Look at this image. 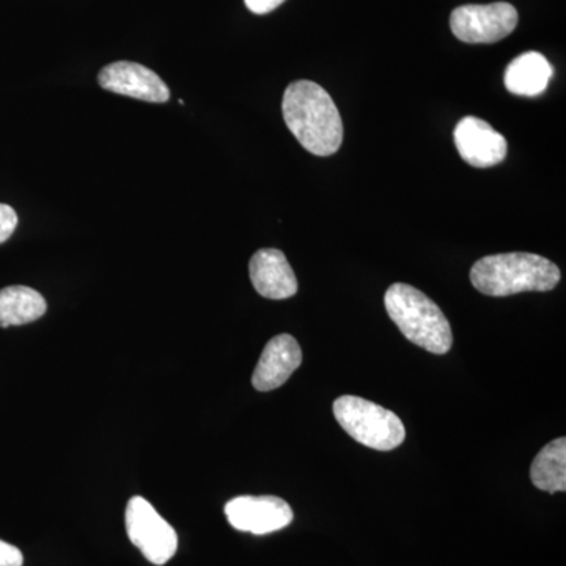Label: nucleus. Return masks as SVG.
Returning <instances> with one entry per match:
<instances>
[{
	"label": "nucleus",
	"mask_w": 566,
	"mask_h": 566,
	"mask_svg": "<svg viewBox=\"0 0 566 566\" xmlns=\"http://www.w3.org/2000/svg\"><path fill=\"white\" fill-rule=\"evenodd\" d=\"M283 120L297 142L312 155L331 156L344 142V122L329 93L312 81H296L286 87Z\"/></svg>",
	"instance_id": "1"
},
{
	"label": "nucleus",
	"mask_w": 566,
	"mask_h": 566,
	"mask_svg": "<svg viewBox=\"0 0 566 566\" xmlns=\"http://www.w3.org/2000/svg\"><path fill=\"white\" fill-rule=\"evenodd\" d=\"M557 264L527 252L497 253L472 266L471 282L486 296H512L526 292H551L560 282Z\"/></svg>",
	"instance_id": "2"
},
{
	"label": "nucleus",
	"mask_w": 566,
	"mask_h": 566,
	"mask_svg": "<svg viewBox=\"0 0 566 566\" xmlns=\"http://www.w3.org/2000/svg\"><path fill=\"white\" fill-rule=\"evenodd\" d=\"M387 314L412 344L434 354H446L453 345L452 327L444 312L427 294L394 283L385 296Z\"/></svg>",
	"instance_id": "3"
},
{
	"label": "nucleus",
	"mask_w": 566,
	"mask_h": 566,
	"mask_svg": "<svg viewBox=\"0 0 566 566\" xmlns=\"http://www.w3.org/2000/svg\"><path fill=\"white\" fill-rule=\"evenodd\" d=\"M333 409L337 422L359 444L379 452H389L403 444L405 424L389 409L353 395L337 398Z\"/></svg>",
	"instance_id": "4"
},
{
	"label": "nucleus",
	"mask_w": 566,
	"mask_h": 566,
	"mask_svg": "<svg viewBox=\"0 0 566 566\" xmlns=\"http://www.w3.org/2000/svg\"><path fill=\"white\" fill-rule=\"evenodd\" d=\"M126 532L137 549L148 562L166 565L178 549V535L155 506L134 495L126 506Z\"/></svg>",
	"instance_id": "5"
},
{
	"label": "nucleus",
	"mask_w": 566,
	"mask_h": 566,
	"mask_svg": "<svg viewBox=\"0 0 566 566\" xmlns=\"http://www.w3.org/2000/svg\"><path fill=\"white\" fill-rule=\"evenodd\" d=\"M517 11L512 3L494 2L488 6H463L453 10L450 29L464 43H497L515 31Z\"/></svg>",
	"instance_id": "6"
},
{
	"label": "nucleus",
	"mask_w": 566,
	"mask_h": 566,
	"mask_svg": "<svg viewBox=\"0 0 566 566\" xmlns=\"http://www.w3.org/2000/svg\"><path fill=\"white\" fill-rule=\"evenodd\" d=\"M230 526L253 535L273 534L290 526L292 506L275 495H240L226 505Z\"/></svg>",
	"instance_id": "7"
},
{
	"label": "nucleus",
	"mask_w": 566,
	"mask_h": 566,
	"mask_svg": "<svg viewBox=\"0 0 566 566\" xmlns=\"http://www.w3.org/2000/svg\"><path fill=\"white\" fill-rule=\"evenodd\" d=\"M104 91L129 96L147 103L169 102L170 91L166 82L155 73L136 62H114L104 66L98 74Z\"/></svg>",
	"instance_id": "8"
},
{
	"label": "nucleus",
	"mask_w": 566,
	"mask_h": 566,
	"mask_svg": "<svg viewBox=\"0 0 566 566\" xmlns=\"http://www.w3.org/2000/svg\"><path fill=\"white\" fill-rule=\"evenodd\" d=\"M453 137L463 161L479 169L497 166L509 151L505 137L495 132L490 123L472 115L458 123Z\"/></svg>",
	"instance_id": "9"
},
{
	"label": "nucleus",
	"mask_w": 566,
	"mask_h": 566,
	"mask_svg": "<svg viewBox=\"0 0 566 566\" xmlns=\"http://www.w3.org/2000/svg\"><path fill=\"white\" fill-rule=\"evenodd\" d=\"M303 363V352L296 338L281 334L264 346L262 357L252 376V386L260 392H270L289 381Z\"/></svg>",
	"instance_id": "10"
},
{
	"label": "nucleus",
	"mask_w": 566,
	"mask_h": 566,
	"mask_svg": "<svg viewBox=\"0 0 566 566\" xmlns=\"http://www.w3.org/2000/svg\"><path fill=\"white\" fill-rule=\"evenodd\" d=\"M253 289L268 300H289L297 293V281L285 253L277 249H260L249 263Z\"/></svg>",
	"instance_id": "11"
},
{
	"label": "nucleus",
	"mask_w": 566,
	"mask_h": 566,
	"mask_svg": "<svg viewBox=\"0 0 566 566\" xmlns=\"http://www.w3.org/2000/svg\"><path fill=\"white\" fill-rule=\"evenodd\" d=\"M553 77V66L545 55L539 52L528 51L510 62L505 70L506 91L516 96L542 95Z\"/></svg>",
	"instance_id": "12"
},
{
	"label": "nucleus",
	"mask_w": 566,
	"mask_h": 566,
	"mask_svg": "<svg viewBox=\"0 0 566 566\" xmlns=\"http://www.w3.org/2000/svg\"><path fill=\"white\" fill-rule=\"evenodd\" d=\"M48 304L36 290L14 285L0 290V327L22 326L46 314Z\"/></svg>",
	"instance_id": "13"
},
{
	"label": "nucleus",
	"mask_w": 566,
	"mask_h": 566,
	"mask_svg": "<svg viewBox=\"0 0 566 566\" xmlns=\"http://www.w3.org/2000/svg\"><path fill=\"white\" fill-rule=\"evenodd\" d=\"M532 483L547 493L566 490V439L557 438L543 447L531 468Z\"/></svg>",
	"instance_id": "14"
},
{
	"label": "nucleus",
	"mask_w": 566,
	"mask_h": 566,
	"mask_svg": "<svg viewBox=\"0 0 566 566\" xmlns=\"http://www.w3.org/2000/svg\"><path fill=\"white\" fill-rule=\"evenodd\" d=\"M18 227V214L10 205L0 203V244L14 233Z\"/></svg>",
	"instance_id": "15"
},
{
	"label": "nucleus",
	"mask_w": 566,
	"mask_h": 566,
	"mask_svg": "<svg viewBox=\"0 0 566 566\" xmlns=\"http://www.w3.org/2000/svg\"><path fill=\"white\" fill-rule=\"evenodd\" d=\"M24 557L17 546L0 539V566H22Z\"/></svg>",
	"instance_id": "16"
},
{
	"label": "nucleus",
	"mask_w": 566,
	"mask_h": 566,
	"mask_svg": "<svg viewBox=\"0 0 566 566\" xmlns=\"http://www.w3.org/2000/svg\"><path fill=\"white\" fill-rule=\"evenodd\" d=\"M285 0H244L245 7L255 14L271 13L282 6Z\"/></svg>",
	"instance_id": "17"
}]
</instances>
